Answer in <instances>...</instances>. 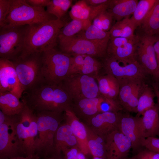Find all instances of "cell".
<instances>
[{"label": "cell", "mask_w": 159, "mask_h": 159, "mask_svg": "<svg viewBox=\"0 0 159 159\" xmlns=\"http://www.w3.org/2000/svg\"><path fill=\"white\" fill-rule=\"evenodd\" d=\"M23 93L25 95L21 100L34 113L43 111L64 112L72 108L73 100L62 84L43 81Z\"/></svg>", "instance_id": "cell-1"}, {"label": "cell", "mask_w": 159, "mask_h": 159, "mask_svg": "<svg viewBox=\"0 0 159 159\" xmlns=\"http://www.w3.org/2000/svg\"><path fill=\"white\" fill-rule=\"evenodd\" d=\"M66 24L57 19L27 25L24 48L20 56L55 48L60 30Z\"/></svg>", "instance_id": "cell-2"}, {"label": "cell", "mask_w": 159, "mask_h": 159, "mask_svg": "<svg viewBox=\"0 0 159 159\" xmlns=\"http://www.w3.org/2000/svg\"><path fill=\"white\" fill-rule=\"evenodd\" d=\"M38 133L34 143L35 154L41 159L54 155V138L62 121L64 112L43 111L35 113Z\"/></svg>", "instance_id": "cell-3"}, {"label": "cell", "mask_w": 159, "mask_h": 159, "mask_svg": "<svg viewBox=\"0 0 159 159\" xmlns=\"http://www.w3.org/2000/svg\"><path fill=\"white\" fill-rule=\"evenodd\" d=\"M19 115H12V122L24 156L35 155L34 143L38 133L36 115L24 103Z\"/></svg>", "instance_id": "cell-4"}, {"label": "cell", "mask_w": 159, "mask_h": 159, "mask_svg": "<svg viewBox=\"0 0 159 159\" xmlns=\"http://www.w3.org/2000/svg\"><path fill=\"white\" fill-rule=\"evenodd\" d=\"M57 19L44 7L31 6L26 0H13L3 27L30 25Z\"/></svg>", "instance_id": "cell-5"}, {"label": "cell", "mask_w": 159, "mask_h": 159, "mask_svg": "<svg viewBox=\"0 0 159 159\" xmlns=\"http://www.w3.org/2000/svg\"><path fill=\"white\" fill-rule=\"evenodd\" d=\"M71 56L54 48L42 53V72L44 81L59 85L67 76Z\"/></svg>", "instance_id": "cell-6"}, {"label": "cell", "mask_w": 159, "mask_h": 159, "mask_svg": "<svg viewBox=\"0 0 159 159\" xmlns=\"http://www.w3.org/2000/svg\"><path fill=\"white\" fill-rule=\"evenodd\" d=\"M42 53H32L11 61L24 92L44 81L42 72Z\"/></svg>", "instance_id": "cell-7"}, {"label": "cell", "mask_w": 159, "mask_h": 159, "mask_svg": "<svg viewBox=\"0 0 159 159\" xmlns=\"http://www.w3.org/2000/svg\"><path fill=\"white\" fill-rule=\"evenodd\" d=\"M110 39L91 40L74 36L58 40L60 51L71 56L80 54L102 58L107 55Z\"/></svg>", "instance_id": "cell-8"}, {"label": "cell", "mask_w": 159, "mask_h": 159, "mask_svg": "<svg viewBox=\"0 0 159 159\" xmlns=\"http://www.w3.org/2000/svg\"><path fill=\"white\" fill-rule=\"evenodd\" d=\"M27 25L0 28V58L13 61L21 55Z\"/></svg>", "instance_id": "cell-9"}, {"label": "cell", "mask_w": 159, "mask_h": 159, "mask_svg": "<svg viewBox=\"0 0 159 159\" xmlns=\"http://www.w3.org/2000/svg\"><path fill=\"white\" fill-rule=\"evenodd\" d=\"M61 84L73 101L100 95L97 81L92 76L79 74L69 75Z\"/></svg>", "instance_id": "cell-10"}, {"label": "cell", "mask_w": 159, "mask_h": 159, "mask_svg": "<svg viewBox=\"0 0 159 159\" xmlns=\"http://www.w3.org/2000/svg\"><path fill=\"white\" fill-rule=\"evenodd\" d=\"M138 35L137 61L147 74L152 76L156 84L159 82V69L154 45L157 36Z\"/></svg>", "instance_id": "cell-11"}, {"label": "cell", "mask_w": 159, "mask_h": 159, "mask_svg": "<svg viewBox=\"0 0 159 159\" xmlns=\"http://www.w3.org/2000/svg\"><path fill=\"white\" fill-rule=\"evenodd\" d=\"M18 156H24L12 124L11 116L4 114V121L0 125V159Z\"/></svg>", "instance_id": "cell-12"}, {"label": "cell", "mask_w": 159, "mask_h": 159, "mask_svg": "<svg viewBox=\"0 0 159 159\" xmlns=\"http://www.w3.org/2000/svg\"><path fill=\"white\" fill-rule=\"evenodd\" d=\"M102 64L106 73L112 75L117 80L129 79L143 80L147 74L137 61L121 66L116 59L107 56Z\"/></svg>", "instance_id": "cell-13"}, {"label": "cell", "mask_w": 159, "mask_h": 159, "mask_svg": "<svg viewBox=\"0 0 159 159\" xmlns=\"http://www.w3.org/2000/svg\"><path fill=\"white\" fill-rule=\"evenodd\" d=\"M117 80L120 85L118 99L122 109L128 112L137 113L140 91L143 80L129 79Z\"/></svg>", "instance_id": "cell-14"}, {"label": "cell", "mask_w": 159, "mask_h": 159, "mask_svg": "<svg viewBox=\"0 0 159 159\" xmlns=\"http://www.w3.org/2000/svg\"><path fill=\"white\" fill-rule=\"evenodd\" d=\"M122 114L119 112H100L87 120L85 124L95 133L104 138L113 132L120 130Z\"/></svg>", "instance_id": "cell-15"}, {"label": "cell", "mask_w": 159, "mask_h": 159, "mask_svg": "<svg viewBox=\"0 0 159 159\" xmlns=\"http://www.w3.org/2000/svg\"><path fill=\"white\" fill-rule=\"evenodd\" d=\"M7 91L20 99L24 91L12 61L0 58V92Z\"/></svg>", "instance_id": "cell-16"}, {"label": "cell", "mask_w": 159, "mask_h": 159, "mask_svg": "<svg viewBox=\"0 0 159 159\" xmlns=\"http://www.w3.org/2000/svg\"><path fill=\"white\" fill-rule=\"evenodd\" d=\"M106 159H127L132 144L130 139L120 130L104 137Z\"/></svg>", "instance_id": "cell-17"}, {"label": "cell", "mask_w": 159, "mask_h": 159, "mask_svg": "<svg viewBox=\"0 0 159 159\" xmlns=\"http://www.w3.org/2000/svg\"><path fill=\"white\" fill-rule=\"evenodd\" d=\"M102 64L96 58L87 55L71 56L68 75L79 74L95 77L100 74Z\"/></svg>", "instance_id": "cell-18"}, {"label": "cell", "mask_w": 159, "mask_h": 159, "mask_svg": "<svg viewBox=\"0 0 159 159\" xmlns=\"http://www.w3.org/2000/svg\"><path fill=\"white\" fill-rule=\"evenodd\" d=\"M119 130L130 139L132 144V149L135 154L143 149V143L145 139L143 138L140 130L138 116L122 113Z\"/></svg>", "instance_id": "cell-19"}, {"label": "cell", "mask_w": 159, "mask_h": 159, "mask_svg": "<svg viewBox=\"0 0 159 159\" xmlns=\"http://www.w3.org/2000/svg\"><path fill=\"white\" fill-rule=\"evenodd\" d=\"M106 101L109 102L101 95L93 98L82 99L73 101L72 109L80 119L86 122L97 114L103 112V105Z\"/></svg>", "instance_id": "cell-20"}, {"label": "cell", "mask_w": 159, "mask_h": 159, "mask_svg": "<svg viewBox=\"0 0 159 159\" xmlns=\"http://www.w3.org/2000/svg\"><path fill=\"white\" fill-rule=\"evenodd\" d=\"M54 158L63 159L62 153L66 150L78 146L77 139L70 126L66 122L60 124L55 134L54 138Z\"/></svg>", "instance_id": "cell-21"}, {"label": "cell", "mask_w": 159, "mask_h": 159, "mask_svg": "<svg viewBox=\"0 0 159 159\" xmlns=\"http://www.w3.org/2000/svg\"><path fill=\"white\" fill-rule=\"evenodd\" d=\"M140 130L143 138L155 137L159 133V106L157 103L138 116Z\"/></svg>", "instance_id": "cell-22"}, {"label": "cell", "mask_w": 159, "mask_h": 159, "mask_svg": "<svg viewBox=\"0 0 159 159\" xmlns=\"http://www.w3.org/2000/svg\"><path fill=\"white\" fill-rule=\"evenodd\" d=\"M64 117L66 122L70 126L81 151L85 155L90 154L88 145L87 134L85 124L82 122L72 109L65 111Z\"/></svg>", "instance_id": "cell-23"}, {"label": "cell", "mask_w": 159, "mask_h": 159, "mask_svg": "<svg viewBox=\"0 0 159 159\" xmlns=\"http://www.w3.org/2000/svg\"><path fill=\"white\" fill-rule=\"evenodd\" d=\"M95 79L100 94L110 102L121 107L118 99L120 85L117 80L112 75L99 74Z\"/></svg>", "instance_id": "cell-24"}, {"label": "cell", "mask_w": 159, "mask_h": 159, "mask_svg": "<svg viewBox=\"0 0 159 159\" xmlns=\"http://www.w3.org/2000/svg\"><path fill=\"white\" fill-rule=\"evenodd\" d=\"M138 39V35L128 42L117 47L107 48V55L124 65L134 62L136 60V50Z\"/></svg>", "instance_id": "cell-25"}, {"label": "cell", "mask_w": 159, "mask_h": 159, "mask_svg": "<svg viewBox=\"0 0 159 159\" xmlns=\"http://www.w3.org/2000/svg\"><path fill=\"white\" fill-rule=\"evenodd\" d=\"M137 0H110L107 10L117 21L132 14L138 4Z\"/></svg>", "instance_id": "cell-26"}, {"label": "cell", "mask_w": 159, "mask_h": 159, "mask_svg": "<svg viewBox=\"0 0 159 159\" xmlns=\"http://www.w3.org/2000/svg\"><path fill=\"white\" fill-rule=\"evenodd\" d=\"M9 92H0V109L7 115L20 114L24 110L25 104L21 100Z\"/></svg>", "instance_id": "cell-27"}, {"label": "cell", "mask_w": 159, "mask_h": 159, "mask_svg": "<svg viewBox=\"0 0 159 159\" xmlns=\"http://www.w3.org/2000/svg\"><path fill=\"white\" fill-rule=\"evenodd\" d=\"M140 27L142 34L150 36L159 35V0H156Z\"/></svg>", "instance_id": "cell-28"}, {"label": "cell", "mask_w": 159, "mask_h": 159, "mask_svg": "<svg viewBox=\"0 0 159 159\" xmlns=\"http://www.w3.org/2000/svg\"><path fill=\"white\" fill-rule=\"evenodd\" d=\"M156 97L155 91L144 81L140 91L137 107V116L142 115L147 110L153 106L155 103L154 99Z\"/></svg>", "instance_id": "cell-29"}, {"label": "cell", "mask_w": 159, "mask_h": 159, "mask_svg": "<svg viewBox=\"0 0 159 159\" xmlns=\"http://www.w3.org/2000/svg\"><path fill=\"white\" fill-rule=\"evenodd\" d=\"M85 125L87 131L88 145L90 154L93 157L106 159L105 138L95 133Z\"/></svg>", "instance_id": "cell-30"}, {"label": "cell", "mask_w": 159, "mask_h": 159, "mask_svg": "<svg viewBox=\"0 0 159 159\" xmlns=\"http://www.w3.org/2000/svg\"><path fill=\"white\" fill-rule=\"evenodd\" d=\"M135 29L130 18H127L117 21L109 31L110 38L122 37L128 38L135 37Z\"/></svg>", "instance_id": "cell-31"}, {"label": "cell", "mask_w": 159, "mask_h": 159, "mask_svg": "<svg viewBox=\"0 0 159 159\" xmlns=\"http://www.w3.org/2000/svg\"><path fill=\"white\" fill-rule=\"evenodd\" d=\"M156 0L138 1L135 9L130 18L135 29L140 26L154 6Z\"/></svg>", "instance_id": "cell-32"}, {"label": "cell", "mask_w": 159, "mask_h": 159, "mask_svg": "<svg viewBox=\"0 0 159 159\" xmlns=\"http://www.w3.org/2000/svg\"><path fill=\"white\" fill-rule=\"evenodd\" d=\"M91 24V22L89 21L72 19L61 29L58 40L74 37L81 31L85 30Z\"/></svg>", "instance_id": "cell-33"}, {"label": "cell", "mask_w": 159, "mask_h": 159, "mask_svg": "<svg viewBox=\"0 0 159 159\" xmlns=\"http://www.w3.org/2000/svg\"><path fill=\"white\" fill-rule=\"evenodd\" d=\"M91 13V6L86 3L85 0H79L76 2L72 6L69 13L72 19L90 22Z\"/></svg>", "instance_id": "cell-34"}, {"label": "cell", "mask_w": 159, "mask_h": 159, "mask_svg": "<svg viewBox=\"0 0 159 159\" xmlns=\"http://www.w3.org/2000/svg\"><path fill=\"white\" fill-rule=\"evenodd\" d=\"M72 2L71 0H50L46 7V10L57 19H61L69 9Z\"/></svg>", "instance_id": "cell-35"}, {"label": "cell", "mask_w": 159, "mask_h": 159, "mask_svg": "<svg viewBox=\"0 0 159 159\" xmlns=\"http://www.w3.org/2000/svg\"><path fill=\"white\" fill-rule=\"evenodd\" d=\"M75 36L91 40H102L110 39L109 32L101 30L93 24H91L85 30L81 31Z\"/></svg>", "instance_id": "cell-36"}, {"label": "cell", "mask_w": 159, "mask_h": 159, "mask_svg": "<svg viewBox=\"0 0 159 159\" xmlns=\"http://www.w3.org/2000/svg\"><path fill=\"white\" fill-rule=\"evenodd\" d=\"M100 21L102 30L109 32L111 28L113 17L111 14L107 10H105L97 16Z\"/></svg>", "instance_id": "cell-37"}, {"label": "cell", "mask_w": 159, "mask_h": 159, "mask_svg": "<svg viewBox=\"0 0 159 159\" xmlns=\"http://www.w3.org/2000/svg\"><path fill=\"white\" fill-rule=\"evenodd\" d=\"M13 0H0V28L4 25L6 18L9 14Z\"/></svg>", "instance_id": "cell-38"}, {"label": "cell", "mask_w": 159, "mask_h": 159, "mask_svg": "<svg viewBox=\"0 0 159 159\" xmlns=\"http://www.w3.org/2000/svg\"><path fill=\"white\" fill-rule=\"evenodd\" d=\"M143 146L149 150L159 153V138H147L143 141Z\"/></svg>", "instance_id": "cell-39"}, {"label": "cell", "mask_w": 159, "mask_h": 159, "mask_svg": "<svg viewBox=\"0 0 159 159\" xmlns=\"http://www.w3.org/2000/svg\"><path fill=\"white\" fill-rule=\"evenodd\" d=\"M132 157L135 159H159V153L145 148L140 150Z\"/></svg>", "instance_id": "cell-40"}, {"label": "cell", "mask_w": 159, "mask_h": 159, "mask_svg": "<svg viewBox=\"0 0 159 159\" xmlns=\"http://www.w3.org/2000/svg\"><path fill=\"white\" fill-rule=\"evenodd\" d=\"M81 151L78 146L68 149L62 154L64 155V159H75L79 152Z\"/></svg>", "instance_id": "cell-41"}, {"label": "cell", "mask_w": 159, "mask_h": 159, "mask_svg": "<svg viewBox=\"0 0 159 159\" xmlns=\"http://www.w3.org/2000/svg\"><path fill=\"white\" fill-rule=\"evenodd\" d=\"M26 1L31 6L44 8L49 4L50 0H26Z\"/></svg>", "instance_id": "cell-42"}, {"label": "cell", "mask_w": 159, "mask_h": 159, "mask_svg": "<svg viewBox=\"0 0 159 159\" xmlns=\"http://www.w3.org/2000/svg\"><path fill=\"white\" fill-rule=\"evenodd\" d=\"M109 0H85L86 3L90 6H96L107 2Z\"/></svg>", "instance_id": "cell-43"}, {"label": "cell", "mask_w": 159, "mask_h": 159, "mask_svg": "<svg viewBox=\"0 0 159 159\" xmlns=\"http://www.w3.org/2000/svg\"><path fill=\"white\" fill-rule=\"evenodd\" d=\"M154 47L155 52L159 69V35L157 36Z\"/></svg>", "instance_id": "cell-44"}, {"label": "cell", "mask_w": 159, "mask_h": 159, "mask_svg": "<svg viewBox=\"0 0 159 159\" xmlns=\"http://www.w3.org/2000/svg\"><path fill=\"white\" fill-rule=\"evenodd\" d=\"M8 159H41L37 155L26 156H18L11 158Z\"/></svg>", "instance_id": "cell-45"}, {"label": "cell", "mask_w": 159, "mask_h": 159, "mask_svg": "<svg viewBox=\"0 0 159 159\" xmlns=\"http://www.w3.org/2000/svg\"><path fill=\"white\" fill-rule=\"evenodd\" d=\"M85 155L81 151H80L75 159H86Z\"/></svg>", "instance_id": "cell-46"}, {"label": "cell", "mask_w": 159, "mask_h": 159, "mask_svg": "<svg viewBox=\"0 0 159 159\" xmlns=\"http://www.w3.org/2000/svg\"><path fill=\"white\" fill-rule=\"evenodd\" d=\"M154 90L155 91V92L156 93V97L157 98V103L158 104V106H159V95L158 94V93L157 91H156V90L155 89H154ZM158 136H159V134H158Z\"/></svg>", "instance_id": "cell-47"}, {"label": "cell", "mask_w": 159, "mask_h": 159, "mask_svg": "<svg viewBox=\"0 0 159 159\" xmlns=\"http://www.w3.org/2000/svg\"><path fill=\"white\" fill-rule=\"evenodd\" d=\"M153 87L156 90L158 94L159 95V89L158 86L156 85H153Z\"/></svg>", "instance_id": "cell-48"}, {"label": "cell", "mask_w": 159, "mask_h": 159, "mask_svg": "<svg viewBox=\"0 0 159 159\" xmlns=\"http://www.w3.org/2000/svg\"><path fill=\"white\" fill-rule=\"evenodd\" d=\"M44 159H62L60 158L52 157H49L47 158H45Z\"/></svg>", "instance_id": "cell-49"}, {"label": "cell", "mask_w": 159, "mask_h": 159, "mask_svg": "<svg viewBox=\"0 0 159 159\" xmlns=\"http://www.w3.org/2000/svg\"><path fill=\"white\" fill-rule=\"evenodd\" d=\"M93 159H105L99 157H93Z\"/></svg>", "instance_id": "cell-50"}, {"label": "cell", "mask_w": 159, "mask_h": 159, "mask_svg": "<svg viewBox=\"0 0 159 159\" xmlns=\"http://www.w3.org/2000/svg\"><path fill=\"white\" fill-rule=\"evenodd\" d=\"M129 159H135L134 158H133V157H132L131 158H130Z\"/></svg>", "instance_id": "cell-51"}]
</instances>
